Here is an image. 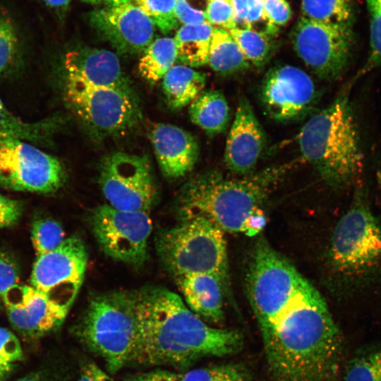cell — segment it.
<instances>
[{
    "mask_svg": "<svg viewBox=\"0 0 381 381\" xmlns=\"http://www.w3.org/2000/svg\"><path fill=\"white\" fill-rule=\"evenodd\" d=\"M46 6L54 10L56 14L63 18L65 16L71 0H42Z\"/></svg>",
    "mask_w": 381,
    "mask_h": 381,
    "instance_id": "obj_45",
    "label": "cell"
},
{
    "mask_svg": "<svg viewBox=\"0 0 381 381\" xmlns=\"http://www.w3.org/2000/svg\"><path fill=\"white\" fill-rule=\"evenodd\" d=\"M109 5H117L126 2H133V0H107Z\"/></svg>",
    "mask_w": 381,
    "mask_h": 381,
    "instance_id": "obj_46",
    "label": "cell"
},
{
    "mask_svg": "<svg viewBox=\"0 0 381 381\" xmlns=\"http://www.w3.org/2000/svg\"><path fill=\"white\" fill-rule=\"evenodd\" d=\"M175 14L183 25H196L207 21L205 12L190 6L187 0H176Z\"/></svg>",
    "mask_w": 381,
    "mask_h": 381,
    "instance_id": "obj_40",
    "label": "cell"
},
{
    "mask_svg": "<svg viewBox=\"0 0 381 381\" xmlns=\"http://www.w3.org/2000/svg\"><path fill=\"white\" fill-rule=\"evenodd\" d=\"M99 184L108 205L119 210L150 212L157 200V187L147 155L114 152L104 156Z\"/></svg>",
    "mask_w": 381,
    "mask_h": 381,
    "instance_id": "obj_9",
    "label": "cell"
},
{
    "mask_svg": "<svg viewBox=\"0 0 381 381\" xmlns=\"http://www.w3.org/2000/svg\"><path fill=\"white\" fill-rule=\"evenodd\" d=\"M181 381H251L243 364L224 363L198 368L181 373Z\"/></svg>",
    "mask_w": 381,
    "mask_h": 381,
    "instance_id": "obj_30",
    "label": "cell"
},
{
    "mask_svg": "<svg viewBox=\"0 0 381 381\" xmlns=\"http://www.w3.org/2000/svg\"><path fill=\"white\" fill-rule=\"evenodd\" d=\"M233 9L234 20L236 27L244 25L246 27V19L248 13V0H230Z\"/></svg>",
    "mask_w": 381,
    "mask_h": 381,
    "instance_id": "obj_44",
    "label": "cell"
},
{
    "mask_svg": "<svg viewBox=\"0 0 381 381\" xmlns=\"http://www.w3.org/2000/svg\"><path fill=\"white\" fill-rule=\"evenodd\" d=\"M214 28L207 21L181 27L174 39L177 59L191 68L207 65Z\"/></svg>",
    "mask_w": 381,
    "mask_h": 381,
    "instance_id": "obj_23",
    "label": "cell"
},
{
    "mask_svg": "<svg viewBox=\"0 0 381 381\" xmlns=\"http://www.w3.org/2000/svg\"><path fill=\"white\" fill-rule=\"evenodd\" d=\"M205 15L210 25L227 30L236 27L230 0H207Z\"/></svg>",
    "mask_w": 381,
    "mask_h": 381,
    "instance_id": "obj_37",
    "label": "cell"
},
{
    "mask_svg": "<svg viewBox=\"0 0 381 381\" xmlns=\"http://www.w3.org/2000/svg\"><path fill=\"white\" fill-rule=\"evenodd\" d=\"M188 308L204 321L224 320L225 289L217 277L207 274H186L174 278Z\"/></svg>",
    "mask_w": 381,
    "mask_h": 381,
    "instance_id": "obj_20",
    "label": "cell"
},
{
    "mask_svg": "<svg viewBox=\"0 0 381 381\" xmlns=\"http://www.w3.org/2000/svg\"><path fill=\"white\" fill-rule=\"evenodd\" d=\"M353 26L315 21L301 17L291 32L294 51L318 78L338 79L349 62Z\"/></svg>",
    "mask_w": 381,
    "mask_h": 381,
    "instance_id": "obj_10",
    "label": "cell"
},
{
    "mask_svg": "<svg viewBox=\"0 0 381 381\" xmlns=\"http://www.w3.org/2000/svg\"><path fill=\"white\" fill-rule=\"evenodd\" d=\"M23 205L21 201L0 193V228L16 225L21 217Z\"/></svg>",
    "mask_w": 381,
    "mask_h": 381,
    "instance_id": "obj_39",
    "label": "cell"
},
{
    "mask_svg": "<svg viewBox=\"0 0 381 381\" xmlns=\"http://www.w3.org/2000/svg\"><path fill=\"white\" fill-rule=\"evenodd\" d=\"M156 249L165 269L174 278L207 274L227 283L228 260L224 232L210 220L195 217L156 237Z\"/></svg>",
    "mask_w": 381,
    "mask_h": 381,
    "instance_id": "obj_6",
    "label": "cell"
},
{
    "mask_svg": "<svg viewBox=\"0 0 381 381\" xmlns=\"http://www.w3.org/2000/svg\"><path fill=\"white\" fill-rule=\"evenodd\" d=\"M20 271L15 259L6 252L0 251V297L18 284Z\"/></svg>",
    "mask_w": 381,
    "mask_h": 381,
    "instance_id": "obj_38",
    "label": "cell"
},
{
    "mask_svg": "<svg viewBox=\"0 0 381 381\" xmlns=\"http://www.w3.org/2000/svg\"><path fill=\"white\" fill-rule=\"evenodd\" d=\"M266 144V136L248 99L238 98L224 154L226 168L238 176L253 174Z\"/></svg>",
    "mask_w": 381,
    "mask_h": 381,
    "instance_id": "obj_17",
    "label": "cell"
},
{
    "mask_svg": "<svg viewBox=\"0 0 381 381\" xmlns=\"http://www.w3.org/2000/svg\"><path fill=\"white\" fill-rule=\"evenodd\" d=\"M291 15L286 0H263V20L267 21L265 32L270 36L275 35L279 27L286 24Z\"/></svg>",
    "mask_w": 381,
    "mask_h": 381,
    "instance_id": "obj_36",
    "label": "cell"
},
{
    "mask_svg": "<svg viewBox=\"0 0 381 381\" xmlns=\"http://www.w3.org/2000/svg\"><path fill=\"white\" fill-rule=\"evenodd\" d=\"M72 332L85 349L103 360L110 375L130 365L138 334L133 292L92 296Z\"/></svg>",
    "mask_w": 381,
    "mask_h": 381,
    "instance_id": "obj_5",
    "label": "cell"
},
{
    "mask_svg": "<svg viewBox=\"0 0 381 381\" xmlns=\"http://www.w3.org/2000/svg\"><path fill=\"white\" fill-rule=\"evenodd\" d=\"M23 349L16 335L0 327V381L4 380L23 359Z\"/></svg>",
    "mask_w": 381,
    "mask_h": 381,
    "instance_id": "obj_33",
    "label": "cell"
},
{
    "mask_svg": "<svg viewBox=\"0 0 381 381\" xmlns=\"http://www.w3.org/2000/svg\"><path fill=\"white\" fill-rule=\"evenodd\" d=\"M327 258L332 286L340 296H362L381 283V216L364 186L357 187L334 226Z\"/></svg>",
    "mask_w": 381,
    "mask_h": 381,
    "instance_id": "obj_2",
    "label": "cell"
},
{
    "mask_svg": "<svg viewBox=\"0 0 381 381\" xmlns=\"http://www.w3.org/2000/svg\"><path fill=\"white\" fill-rule=\"evenodd\" d=\"M369 14V64L381 66V0H365Z\"/></svg>",
    "mask_w": 381,
    "mask_h": 381,
    "instance_id": "obj_35",
    "label": "cell"
},
{
    "mask_svg": "<svg viewBox=\"0 0 381 381\" xmlns=\"http://www.w3.org/2000/svg\"><path fill=\"white\" fill-rule=\"evenodd\" d=\"M81 1L87 2V3H90V4H98L103 0H81Z\"/></svg>",
    "mask_w": 381,
    "mask_h": 381,
    "instance_id": "obj_47",
    "label": "cell"
},
{
    "mask_svg": "<svg viewBox=\"0 0 381 381\" xmlns=\"http://www.w3.org/2000/svg\"><path fill=\"white\" fill-rule=\"evenodd\" d=\"M18 51L19 40L14 25L0 16V74L14 62Z\"/></svg>",
    "mask_w": 381,
    "mask_h": 381,
    "instance_id": "obj_34",
    "label": "cell"
},
{
    "mask_svg": "<svg viewBox=\"0 0 381 381\" xmlns=\"http://www.w3.org/2000/svg\"><path fill=\"white\" fill-rule=\"evenodd\" d=\"M297 143L304 160L328 186L344 188L355 183L363 155L349 93L343 92L312 116L301 128Z\"/></svg>",
    "mask_w": 381,
    "mask_h": 381,
    "instance_id": "obj_4",
    "label": "cell"
},
{
    "mask_svg": "<svg viewBox=\"0 0 381 381\" xmlns=\"http://www.w3.org/2000/svg\"><path fill=\"white\" fill-rule=\"evenodd\" d=\"M342 381H381V341L358 346L346 361Z\"/></svg>",
    "mask_w": 381,
    "mask_h": 381,
    "instance_id": "obj_27",
    "label": "cell"
},
{
    "mask_svg": "<svg viewBox=\"0 0 381 381\" xmlns=\"http://www.w3.org/2000/svg\"><path fill=\"white\" fill-rule=\"evenodd\" d=\"M246 282L258 325L274 317L310 284L264 239L255 245Z\"/></svg>",
    "mask_w": 381,
    "mask_h": 381,
    "instance_id": "obj_7",
    "label": "cell"
},
{
    "mask_svg": "<svg viewBox=\"0 0 381 381\" xmlns=\"http://www.w3.org/2000/svg\"><path fill=\"white\" fill-rule=\"evenodd\" d=\"M288 167L267 168L241 179L225 178L216 171L196 175L181 190L179 217L181 221L202 217L224 232L243 234L248 219L261 208Z\"/></svg>",
    "mask_w": 381,
    "mask_h": 381,
    "instance_id": "obj_3",
    "label": "cell"
},
{
    "mask_svg": "<svg viewBox=\"0 0 381 381\" xmlns=\"http://www.w3.org/2000/svg\"><path fill=\"white\" fill-rule=\"evenodd\" d=\"M260 97L267 113L277 121L299 119L310 112L317 91L313 79L291 65L275 66L262 80Z\"/></svg>",
    "mask_w": 381,
    "mask_h": 381,
    "instance_id": "obj_14",
    "label": "cell"
},
{
    "mask_svg": "<svg viewBox=\"0 0 381 381\" xmlns=\"http://www.w3.org/2000/svg\"><path fill=\"white\" fill-rule=\"evenodd\" d=\"M56 118L28 122L13 114L0 98V139L15 138L45 144L59 127Z\"/></svg>",
    "mask_w": 381,
    "mask_h": 381,
    "instance_id": "obj_24",
    "label": "cell"
},
{
    "mask_svg": "<svg viewBox=\"0 0 381 381\" xmlns=\"http://www.w3.org/2000/svg\"><path fill=\"white\" fill-rule=\"evenodd\" d=\"M124 381H181V373L164 369H155L130 374L125 377Z\"/></svg>",
    "mask_w": 381,
    "mask_h": 381,
    "instance_id": "obj_41",
    "label": "cell"
},
{
    "mask_svg": "<svg viewBox=\"0 0 381 381\" xmlns=\"http://www.w3.org/2000/svg\"><path fill=\"white\" fill-rule=\"evenodd\" d=\"M176 59L174 40L169 37L157 38L145 49L138 62V72L144 79L155 83L163 78L174 66Z\"/></svg>",
    "mask_w": 381,
    "mask_h": 381,
    "instance_id": "obj_26",
    "label": "cell"
},
{
    "mask_svg": "<svg viewBox=\"0 0 381 381\" xmlns=\"http://www.w3.org/2000/svg\"><path fill=\"white\" fill-rule=\"evenodd\" d=\"M1 298L12 327L28 340L56 330L69 311L32 286L16 284Z\"/></svg>",
    "mask_w": 381,
    "mask_h": 381,
    "instance_id": "obj_15",
    "label": "cell"
},
{
    "mask_svg": "<svg viewBox=\"0 0 381 381\" xmlns=\"http://www.w3.org/2000/svg\"><path fill=\"white\" fill-rule=\"evenodd\" d=\"M149 138L164 176L179 179L194 168L199 145L191 133L174 125L157 123L150 127Z\"/></svg>",
    "mask_w": 381,
    "mask_h": 381,
    "instance_id": "obj_19",
    "label": "cell"
},
{
    "mask_svg": "<svg viewBox=\"0 0 381 381\" xmlns=\"http://www.w3.org/2000/svg\"><path fill=\"white\" fill-rule=\"evenodd\" d=\"M31 240L36 255L51 252L65 240V233L61 224L49 218H37L31 226Z\"/></svg>",
    "mask_w": 381,
    "mask_h": 381,
    "instance_id": "obj_31",
    "label": "cell"
},
{
    "mask_svg": "<svg viewBox=\"0 0 381 381\" xmlns=\"http://www.w3.org/2000/svg\"><path fill=\"white\" fill-rule=\"evenodd\" d=\"M87 253L83 240L72 236L54 250L37 255L30 286L69 310L84 279Z\"/></svg>",
    "mask_w": 381,
    "mask_h": 381,
    "instance_id": "obj_13",
    "label": "cell"
},
{
    "mask_svg": "<svg viewBox=\"0 0 381 381\" xmlns=\"http://www.w3.org/2000/svg\"><path fill=\"white\" fill-rule=\"evenodd\" d=\"M92 26L118 52H139L152 42L155 24L135 3L126 2L90 13Z\"/></svg>",
    "mask_w": 381,
    "mask_h": 381,
    "instance_id": "obj_16",
    "label": "cell"
},
{
    "mask_svg": "<svg viewBox=\"0 0 381 381\" xmlns=\"http://www.w3.org/2000/svg\"><path fill=\"white\" fill-rule=\"evenodd\" d=\"M228 31L250 64L260 67L267 62L272 49L271 36L250 28L235 27Z\"/></svg>",
    "mask_w": 381,
    "mask_h": 381,
    "instance_id": "obj_29",
    "label": "cell"
},
{
    "mask_svg": "<svg viewBox=\"0 0 381 381\" xmlns=\"http://www.w3.org/2000/svg\"><path fill=\"white\" fill-rule=\"evenodd\" d=\"M176 1V0L133 1L164 34L169 33L178 25L175 14Z\"/></svg>",
    "mask_w": 381,
    "mask_h": 381,
    "instance_id": "obj_32",
    "label": "cell"
},
{
    "mask_svg": "<svg viewBox=\"0 0 381 381\" xmlns=\"http://www.w3.org/2000/svg\"><path fill=\"white\" fill-rule=\"evenodd\" d=\"M301 13L306 19L352 26L355 18L353 0H301Z\"/></svg>",
    "mask_w": 381,
    "mask_h": 381,
    "instance_id": "obj_28",
    "label": "cell"
},
{
    "mask_svg": "<svg viewBox=\"0 0 381 381\" xmlns=\"http://www.w3.org/2000/svg\"><path fill=\"white\" fill-rule=\"evenodd\" d=\"M90 226L106 255L133 266L146 261L152 229L149 212L123 211L102 205L92 212Z\"/></svg>",
    "mask_w": 381,
    "mask_h": 381,
    "instance_id": "obj_12",
    "label": "cell"
},
{
    "mask_svg": "<svg viewBox=\"0 0 381 381\" xmlns=\"http://www.w3.org/2000/svg\"><path fill=\"white\" fill-rule=\"evenodd\" d=\"M132 292L138 334L130 365L184 370L202 358L242 349L240 332L208 325L170 290L147 286Z\"/></svg>",
    "mask_w": 381,
    "mask_h": 381,
    "instance_id": "obj_1",
    "label": "cell"
},
{
    "mask_svg": "<svg viewBox=\"0 0 381 381\" xmlns=\"http://www.w3.org/2000/svg\"><path fill=\"white\" fill-rule=\"evenodd\" d=\"M77 381H116L107 372L91 361H85L80 367Z\"/></svg>",
    "mask_w": 381,
    "mask_h": 381,
    "instance_id": "obj_42",
    "label": "cell"
},
{
    "mask_svg": "<svg viewBox=\"0 0 381 381\" xmlns=\"http://www.w3.org/2000/svg\"><path fill=\"white\" fill-rule=\"evenodd\" d=\"M188 113L191 121L210 135L224 132L230 119L228 102L219 90L202 91L190 104Z\"/></svg>",
    "mask_w": 381,
    "mask_h": 381,
    "instance_id": "obj_22",
    "label": "cell"
},
{
    "mask_svg": "<svg viewBox=\"0 0 381 381\" xmlns=\"http://www.w3.org/2000/svg\"><path fill=\"white\" fill-rule=\"evenodd\" d=\"M64 97L82 123L101 135H121L142 120L136 96L64 76Z\"/></svg>",
    "mask_w": 381,
    "mask_h": 381,
    "instance_id": "obj_8",
    "label": "cell"
},
{
    "mask_svg": "<svg viewBox=\"0 0 381 381\" xmlns=\"http://www.w3.org/2000/svg\"><path fill=\"white\" fill-rule=\"evenodd\" d=\"M63 75L92 86L136 96L118 57L108 50L81 47L68 52L63 61Z\"/></svg>",
    "mask_w": 381,
    "mask_h": 381,
    "instance_id": "obj_18",
    "label": "cell"
},
{
    "mask_svg": "<svg viewBox=\"0 0 381 381\" xmlns=\"http://www.w3.org/2000/svg\"><path fill=\"white\" fill-rule=\"evenodd\" d=\"M16 381H66V379L56 369L45 368L32 372Z\"/></svg>",
    "mask_w": 381,
    "mask_h": 381,
    "instance_id": "obj_43",
    "label": "cell"
},
{
    "mask_svg": "<svg viewBox=\"0 0 381 381\" xmlns=\"http://www.w3.org/2000/svg\"><path fill=\"white\" fill-rule=\"evenodd\" d=\"M30 142L0 139V186L10 190L52 193L65 183L60 160Z\"/></svg>",
    "mask_w": 381,
    "mask_h": 381,
    "instance_id": "obj_11",
    "label": "cell"
},
{
    "mask_svg": "<svg viewBox=\"0 0 381 381\" xmlns=\"http://www.w3.org/2000/svg\"><path fill=\"white\" fill-rule=\"evenodd\" d=\"M205 84V73L183 64L173 66L162 78L166 101L174 110L190 104L203 91Z\"/></svg>",
    "mask_w": 381,
    "mask_h": 381,
    "instance_id": "obj_21",
    "label": "cell"
},
{
    "mask_svg": "<svg viewBox=\"0 0 381 381\" xmlns=\"http://www.w3.org/2000/svg\"><path fill=\"white\" fill-rule=\"evenodd\" d=\"M207 64L224 75L241 73L250 65L229 31L220 28H214Z\"/></svg>",
    "mask_w": 381,
    "mask_h": 381,
    "instance_id": "obj_25",
    "label": "cell"
}]
</instances>
